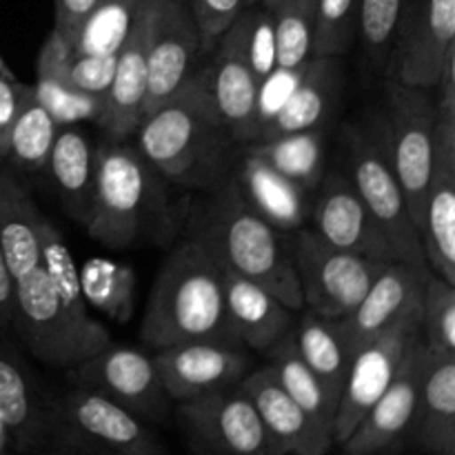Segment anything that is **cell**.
I'll use <instances>...</instances> for the list:
<instances>
[{
    "label": "cell",
    "instance_id": "cell-45",
    "mask_svg": "<svg viewBox=\"0 0 455 455\" xmlns=\"http://www.w3.org/2000/svg\"><path fill=\"white\" fill-rule=\"evenodd\" d=\"M22 89H25V83H20L16 76H0V164L4 163V154H7L9 132H12L13 118L20 105Z\"/></svg>",
    "mask_w": 455,
    "mask_h": 455
},
{
    "label": "cell",
    "instance_id": "cell-33",
    "mask_svg": "<svg viewBox=\"0 0 455 455\" xmlns=\"http://www.w3.org/2000/svg\"><path fill=\"white\" fill-rule=\"evenodd\" d=\"M58 129L60 127L53 116L36 98L34 84H25L12 132H9L4 163L25 173H36L44 169Z\"/></svg>",
    "mask_w": 455,
    "mask_h": 455
},
{
    "label": "cell",
    "instance_id": "cell-37",
    "mask_svg": "<svg viewBox=\"0 0 455 455\" xmlns=\"http://www.w3.org/2000/svg\"><path fill=\"white\" fill-rule=\"evenodd\" d=\"M407 0H360L358 3V36L369 62L376 69H389L395 40L403 25Z\"/></svg>",
    "mask_w": 455,
    "mask_h": 455
},
{
    "label": "cell",
    "instance_id": "cell-23",
    "mask_svg": "<svg viewBox=\"0 0 455 455\" xmlns=\"http://www.w3.org/2000/svg\"><path fill=\"white\" fill-rule=\"evenodd\" d=\"M204 67H207L209 84H212L218 111L244 145V132H247L249 118H251L260 80L253 76L247 60L243 12L218 40V44L213 47L212 62Z\"/></svg>",
    "mask_w": 455,
    "mask_h": 455
},
{
    "label": "cell",
    "instance_id": "cell-15",
    "mask_svg": "<svg viewBox=\"0 0 455 455\" xmlns=\"http://www.w3.org/2000/svg\"><path fill=\"white\" fill-rule=\"evenodd\" d=\"M309 222L311 229L331 247L371 260H398L385 231L369 213L347 173H324L315 198H311Z\"/></svg>",
    "mask_w": 455,
    "mask_h": 455
},
{
    "label": "cell",
    "instance_id": "cell-10",
    "mask_svg": "<svg viewBox=\"0 0 455 455\" xmlns=\"http://www.w3.org/2000/svg\"><path fill=\"white\" fill-rule=\"evenodd\" d=\"M420 338V298H418L387 331H382L376 340L364 345L351 358L345 389L338 403L336 422H333V443L342 444L349 438L364 413L385 394L398 369L403 367L409 349Z\"/></svg>",
    "mask_w": 455,
    "mask_h": 455
},
{
    "label": "cell",
    "instance_id": "cell-40",
    "mask_svg": "<svg viewBox=\"0 0 455 455\" xmlns=\"http://www.w3.org/2000/svg\"><path fill=\"white\" fill-rule=\"evenodd\" d=\"M34 92L44 109L53 116L58 127H69L87 120L98 123L105 107V98L78 92L69 83H58V80L36 78Z\"/></svg>",
    "mask_w": 455,
    "mask_h": 455
},
{
    "label": "cell",
    "instance_id": "cell-39",
    "mask_svg": "<svg viewBox=\"0 0 455 455\" xmlns=\"http://www.w3.org/2000/svg\"><path fill=\"white\" fill-rule=\"evenodd\" d=\"M360 0H315L314 58H340L358 38Z\"/></svg>",
    "mask_w": 455,
    "mask_h": 455
},
{
    "label": "cell",
    "instance_id": "cell-29",
    "mask_svg": "<svg viewBox=\"0 0 455 455\" xmlns=\"http://www.w3.org/2000/svg\"><path fill=\"white\" fill-rule=\"evenodd\" d=\"M0 422L9 438L18 444H31L44 434L49 403L43 400L34 378L16 354L0 340Z\"/></svg>",
    "mask_w": 455,
    "mask_h": 455
},
{
    "label": "cell",
    "instance_id": "cell-51",
    "mask_svg": "<svg viewBox=\"0 0 455 455\" xmlns=\"http://www.w3.org/2000/svg\"><path fill=\"white\" fill-rule=\"evenodd\" d=\"M260 0H247V7H253V4H258Z\"/></svg>",
    "mask_w": 455,
    "mask_h": 455
},
{
    "label": "cell",
    "instance_id": "cell-36",
    "mask_svg": "<svg viewBox=\"0 0 455 455\" xmlns=\"http://www.w3.org/2000/svg\"><path fill=\"white\" fill-rule=\"evenodd\" d=\"M275 67H302L314 58L315 0H293L274 9Z\"/></svg>",
    "mask_w": 455,
    "mask_h": 455
},
{
    "label": "cell",
    "instance_id": "cell-17",
    "mask_svg": "<svg viewBox=\"0 0 455 455\" xmlns=\"http://www.w3.org/2000/svg\"><path fill=\"white\" fill-rule=\"evenodd\" d=\"M200 34L187 0H158L149 44L145 116L163 107L198 67Z\"/></svg>",
    "mask_w": 455,
    "mask_h": 455
},
{
    "label": "cell",
    "instance_id": "cell-32",
    "mask_svg": "<svg viewBox=\"0 0 455 455\" xmlns=\"http://www.w3.org/2000/svg\"><path fill=\"white\" fill-rule=\"evenodd\" d=\"M293 340H296L300 358L314 371V376L323 382L333 403H340L351 358L342 345L340 336H338L336 323L320 318L314 311H307L293 324Z\"/></svg>",
    "mask_w": 455,
    "mask_h": 455
},
{
    "label": "cell",
    "instance_id": "cell-44",
    "mask_svg": "<svg viewBox=\"0 0 455 455\" xmlns=\"http://www.w3.org/2000/svg\"><path fill=\"white\" fill-rule=\"evenodd\" d=\"M116 74V53L109 56H74L69 65V83L78 92L105 98Z\"/></svg>",
    "mask_w": 455,
    "mask_h": 455
},
{
    "label": "cell",
    "instance_id": "cell-52",
    "mask_svg": "<svg viewBox=\"0 0 455 455\" xmlns=\"http://www.w3.org/2000/svg\"><path fill=\"white\" fill-rule=\"evenodd\" d=\"M3 455H4V453H3Z\"/></svg>",
    "mask_w": 455,
    "mask_h": 455
},
{
    "label": "cell",
    "instance_id": "cell-26",
    "mask_svg": "<svg viewBox=\"0 0 455 455\" xmlns=\"http://www.w3.org/2000/svg\"><path fill=\"white\" fill-rule=\"evenodd\" d=\"M43 218L29 189L0 164V251L13 280L40 267Z\"/></svg>",
    "mask_w": 455,
    "mask_h": 455
},
{
    "label": "cell",
    "instance_id": "cell-38",
    "mask_svg": "<svg viewBox=\"0 0 455 455\" xmlns=\"http://www.w3.org/2000/svg\"><path fill=\"white\" fill-rule=\"evenodd\" d=\"M420 333L431 354L455 355V287L434 271L422 283Z\"/></svg>",
    "mask_w": 455,
    "mask_h": 455
},
{
    "label": "cell",
    "instance_id": "cell-13",
    "mask_svg": "<svg viewBox=\"0 0 455 455\" xmlns=\"http://www.w3.org/2000/svg\"><path fill=\"white\" fill-rule=\"evenodd\" d=\"M69 373L78 387L107 395L140 420H163L172 404L154 355L132 347H105L78 367L69 369Z\"/></svg>",
    "mask_w": 455,
    "mask_h": 455
},
{
    "label": "cell",
    "instance_id": "cell-47",
    "mask_svg": "<svg viewBox=\"0 0 455 455\" xmlns=\"http://www.w3.org/2000/svg\"><path fill=\"white\" fill-rule=\"evenodd\" d=\"M13 315V278L7 269L3 251H0V331L12 327Z\"/></svg>",
    "mask_w": 455,
    "mask_h": 455
},
{
    "label": "cell",
    "instance_id": "cell-19",
    "mask_svg": "<svg viewBox=\"0 0 455 455\" xmlns=\"http://www.w3.org/2000/svg\"><path fill=\"white\" fill-rule=\"evenodd\" d=\"M429 271V267L407 265L400 260L389 262L382 269L363 300L345 318L336 320L338 336L349 358L387 331L420 298L422 283Z\"/></svg>",
    "mask_w": 455,
    "mask_h": 455
},
{
    "label": "cell",
    "instance_id": "cell-5",
    "mask_svg": "<svg viewBox=\"0 0 455 455\" xmlns=\"http://www.w3.org/2000/svg\"><path fill=\"white\" fill-rule=\"evenodd\" d=\"M342 142H345L347 178L367 204L369 213L385 231L395 258L407 265L429 267L420 231L409 216L403 189L391 164L385 118L376 120L373 127L351 124L345 129Z\"/></svg>",
    "mask_w": 455,
    "mask_h": 455
},
{
    "label": "cell",
    "instance_id": "cell-7",
    "mask_svg": "<svg viewBox=\"0 0 455 455\" xmlns=\"http://www.w3.org/2000/svg\"><path fill=\"white\" fill-rule=\"evenodd\" d=\"M302 300L320 318L340 320L358 305L389 262L355 256L324 243L309 225L284 234Z\"/></svg>",
    "mask_w": 455,
    "mask_h": 455
},
{
    "label": "cell",
    "instance_id": "cell-4",
    "mask_svg": "<svg viewBox=\"0 0 455 455\" xmlns=\"http://www.w3.org/2000/svg\"><path fill=\"white\" fill-rule=\"evenodd\" d=\"M140 338L154 351L234 338L227 323L225 274L198 240L187 238L164 260L142 315Z\"/></svg>",
    "mask_w": 455,
    "mask_h": 455
},
{
    "label": "cell",
    "instance_id": "cell-50",
    "mask_svg": "<svg viewBox=\"0 0 455 455\" xmlns=\"http://www.w3.org/2000/svg\"><path fill=\"white\" fill-rule=\"evenodd\" d=\"M0 76H13V71L9 69L7 62L3 60V56H0Z\"/></svg>",
    "mask_w": 455,
    "mask_h": 455
},
{
    "label": "cell",
    "instance_id": "cell-11",
    "mask_svg": "<svg viewBox=\"0 0 455 455\" xmlns=\"http://www.w3.org/2000/svg\"><path fill=\"white\" fill-rule=\"evenodd\" d=\"M178 420L203 455H271L260 416L240 385L178 403Z\"/></svg>",
    "mask_w": 455,
    "mask_h": 455
},
{
    "label": "cell",
    "instance_id": "cell-27",
    "mask_svg": "<svg viewBox=\"0 0 455 455\" xmlns=\"http://www.w3.org/2000/svg\"><path fill=\"white\" fill-rule=\"evenodd\" d=\"M342 89V69L338 58H311L302 80L287 105L271 120L260 140L284 136V133L307 132V129H323L338 107ZM258 140V142H260Z\"/></svg>",
    "mask_w": 455,
    "mask_h": 455
},
{
    "label": "cell",
    "instance_id": "cell-34",
    "mask_svg": "<svg viewBox=\"0 0 455 455\" xmlns=\"http://www.w3.org/2000/svg\"><path fill=\"white\" fill-rule=\"evenodd\" d=\"M78 280L87 307L120 324L132 320L136 305V274L132 267L107 258H89L78 271Z\"/></svg>",
    "mask_w": 455,
    "mask_h": 455
},
{
    "label": "cell",
    "instance_id": "cell-41",
    "mask_svg": "<svg viewBox=\"0 0 455 455\" xmlns=\"http://www.w3.org/2000/svg\"><path fill=\"white\" fill-rule=\"evenodd\" d=\"M309 65V62H307ZM307 65L302 67H291V69H284V67H275L269 76L260 80L256 93V102H253L251 118H249L247 132H244V145L249 142H258L262 138V133L267 132V127L271 124V120L280 114L284 105H287L289 96L293 93V89L298 87V83L302 80Z\"/></svg>",
    "mask_w": 455,
    "mask_h": 455
},
{
    "label": "cell",
    "instance_id": "cell-30",
    "mask_svg": "<svg viewBox=\"0 0 455 455\" xmlns=\"http://www.w3.org/2000/svg\"><path fill=\"white\" fill-rule=\"evenodd\" d=\"M244 151L265 160L269 167L283 173L284 178L300 185L314 194L327 172V140L324 129H307V132L284 133L269 140L249 142Z\"/></svg>",
    "mask_w": 455,
    "mask_h": 455
},
{
    "label": "cell",
    "instance_id": "cell-8",
    "mask_svg": "<svg viewBox=\"0 0 455 455\" xmlns=\"http://www.w3.org/2000/svg\"><path fill=\"white\" fill-rule=\"evenodd\" d=\"M435 100L429 89L400 80L385 83V129L391 164L403 189L407 212L416 229H422L425 198L435 154ZM422 238V235H420Z\"/></svg>",
    "mask_w": 455,
    "mask_h": 455
},
{
    "label": "cell",
    "instance_id": "cell-48",
    "mask_svg": "<svg viewBox=\"0 0 455 455\" xmlns=\"http://www.w3.org/2000/svg\"><path fill=\"white\" fill-rule=\"evenodd\" d=\"M289 3H293V0H260V7H265V9H269V12H274V9H278V7H283V4H289Z\"/></svg>",
    "mask_w": 455,
    "mask_h": 455
},
{
    "label": "cell",
    "instance_id": "cell-31",
    "mask_svg": "<svg viewBox=\"0 0 455 455\" xmlns=\"http://www.w3.org/2000/svg\"><path fill=\"white\" fill-rule=\"evenodd\" d=\"M267 360L278 378L280 387L287 391L293 398V403L324 431L333 438V422H336L338 404L333 403L331 395L323 387V382L314 376L305 360L298 354L296 340H293V329L287 336L280 338L269 351H267Z\"/></svg>",
    "mask_w": 455,
    "mask_h": 455
},
{
    "label": "cell",
    "instance_id": "cell-20",
    "mask_svg": "<svg viewBox=\"0 0 455 455\" xmlns=\"http://www.w3.org/2000/svg\"><path fill=\"white\" fill-rule=\"evenodd\" d=\"M420 235L429 269L455 287V124L443 120L435 124L434 169Z\"/></svg>",
    "mask_w": 455,
    "mask_h": 455
},
{
    "label": "cell",
    "instance_id": "cell-24",
    "mask_svg": "<svg viewBox=\"0 0 455 455\" xmlns=\"http://www.w3.org/2000/svg\"><path fill=\"white\" fill-rule=\"evenodd\" d=\"M231 178L253 212L280 234L309 225L311 191L284 178L262 158L243 149Z\"/></svg>",
    "mask_w": 455,
    "mask_h": 455
},
{
    "label": "cell",
    "instance_id": "cell-21",
    "mask_svg": "<svg viewBox=\"0 0 455 455\" xmlns=\"http://www.w3.org/2000/svg\"><path fill=\"white\" fill-rule=\"evenodd\" d=\"M260 416L269 438L271 455H324L331 449L333 438L324 434L280 387L271 367L253 369L240 382Z\"/></svg>",
    "mask_w": 455,
    "mask_h": 455
},
{
    "label": "cell",
    "instance_id": "cell-18",
    "mask_svg": "<svg viewBox=\"0 0 455 455\" xmlns=\"http://www.w3.org/2000/svg\"><path fill=\"white\" fill-rule=\"evenodd\" d=\"M429 349L420 340L409 349L385 394L364 413L349 438L342 443L345 455H380L389 451L413 425Z\"/></svg>",
    "mask_w": 455,
    "mask_h": 455
},
{
    "label": "cell",
    "instance_id": "cell-43",
    "mask_svg": "<svg viewBox=\"0 0 455 455\" xmlns=\"http://www.w3.org/2000/svg\"><path fill=\"white\" fill-rule=\"evenodd\" d=\"M187 4L191 9L196 27H198L200 49L203 53H207L213 52L222 34L234 25L240 12L247 7V0H187Z\"/></svg>",
    "mask_w": 455,
    "mask_h": 455
},
{
    "label": "cell",
    "instance_id": "cell-46",
    "mask_svg": "<svg viewBox=\"0 0 455 455\" xmlns=\"http://www.w3.org/2000/svg\"><path fill=\"white\" fill-rule=\"evenodd\" d=\"M53 4H56V22H53V27L65 36L67 43L74 44L76 34H78L87 13L96 4V0H53Z\"/></svg>",
    "mask_w": 455,
    "mask_h": 455
},
{
    "label": "cell",
    "instance_id": "cell-35",
    "mask_svg": "<svg viewBox=\"0 0 455 455\" xmlns=\"http://www.w3.org/2000/svg\"><path fill=\"white\" fill-rule=\"evenodd\" d=\"M142 0H96L74 38V56L118 53Z\"/></svg>",
    "mask_w": 455,
    "mask_h": 455
},
{
    "label": "cell",
    "instance_id": "cell-6",
    "mask_svg": "<svg viewBox=\"0 0 455 455\" xmlns=\"http://www.w3.org/2000/svg\"><path fill=\"white\" fill-rule=\"evenodd\" d=\"M12 329L43 364L74 369L111 345L107 329H84L71 320L43 267L13 280Z\"/></svg>",
    "mask_w": 455,
    "mask_h": 455
},
{
    "label": "cell",
    "instance_id": "cell-28",
    "mask_svg": "<svg viewBox=\"0 0 455 455\" xmlns=\"http://www.w3.org/2000/svg\"><path fill=\"white\" fill-rule=\"evenodd\" d=\"M411 429L427 453L455 455V355L429 351Z\"/></svg>",
    "mask_w": 455,
    "mask_h": 455
},
{
    "label": "cell",
    "instance_id": "cell-2",
    "mask_svg": "<svg viewBox=\"0 0 455 455\" xmlns=\"http://www.w3.org/2000/svg\"><path fill=\"white\" fill-rule=\"evenodd\" d=\"M189 238L198 240L222 269L260 284L289 309H305L284 234L253 212L234 178L207 191L191 218Z\"/></svg>",
    "mask_w": 455,
    "mask_h": 455
},
{
    "label": "cell",
    "instance_id": "cell-1",
    "mask_svg": "<svg viewBox=\"0 0 455 455\" xmlns=\"http://www.w3.org/2000/svg\"><path fill=\"white\" fill-rule=\"evenodd\" d=\"M140 154L172 185L212 191L229 180L244 145L213 100L207 67L191 78L136 129Z\"/></svg>",
    "mask_w": 455,
    "mask_h": 455
},
{
    "label": "cell",
    "instance_id": "cell-3",
    "mask_svg": "<svg viewBox=\"0 0 455 455\" xmlns=\"http://www.w3.org/2000/svg\"><path fill=\"white\" fill-rule=\"evenodd\" d=\"M167 182L138 147L107 138L96 149V185L84 231L109 249H132L172 234Z\"/></svg>",
    "mask_w": 455,
    "mask_h": 455
},
{
    "label": "cell",
    "instance_id": "cell-25",
    "mask_svg": "<svg viewBox=\"0 0 455 455\" xmlns=\"http://www.w3.org/2000/svg\"><path fill=\"white\" fill-rule=\"evenodd\" d=\"M44 167L62 212L84 229L92 216L96 185V149L89 138L74 124L60 127Z\"/></svg>",
    "mask_w": 455,
    "mask_h": 455
},
{
    "label": "cell",
    "instance_id": "cell-12",
    "mask_svg": "<svg viewBox=\"0 0 455 455\" xmlns=\"http://www.w3.org/2000/svg\"><path fill=\"white\" fill-rule=\"evenodd\" d=\"M164 391L172 403H187L216 391L235 389L251 371L247 347L235 338L191 340L154 354Z\"/></svg>",
    "mask_w": 455,
    "mask_h": 455
},
{
    "label": "cell",
    "instance_id": "cell-16",
    "mask_svg": "<svg viewBox=\"0 0 455 455\" xmlns=\"http://www.w3.org/2000/svg\"><path fill=\"white\" fill-rule=\"evenodd\" d=\"M158 0H142L127 38L116 53V74L98 124L107 138L127 140L145 118L147 76H149V44Z\"/></svg>",
    "mask_w": 455,
    "mask_h": 455
},
{
    "label": "cell",
    "instance_id": "cell-49",
    "mask_svg": "<svg viewBox=\"0 0 455 455\" xmlns=\"http://www.w3.org/2000/svg\"><path fill=\"white\" fill-rule=\"evenodd\" d=\"M7 440H9L7 429H4V425L0 422V455H3V451H4V444H7Z\"/></svg>",
    "mask_w": 455,
    "mask_h": 455
},
{
    "label": "cell",
    "instance_id": "cell-9",
    "mask_svg": "<svg viewBox=\"0 0 455 455\" xmlns=\"http://www.w3.org/2000/svg\"><path fill=\"white\" fill-rule=\"evenodd\" d=\"M49 420L71 443L105 455H163L145 420L98 391L78 387L49 403Z\"/></svg>",
    "mask_w": 455,
    "mask_h": 455
},
{
    "label": "cell",
    "instance_id": "cell-42",
    "mask_svg": "<svg viewBox=\"0 0 455 455\" xmlns=\"http://www.w3.org/2000/svg\"><path fill=\"white\" fill-rule=\"evenodd\" d=\"M244 18V49L253 76L262 80L275 69V34L274 13L269 9L253 4L243 9Z\"/></svg>",
    "mask_w": 455,
    "mask_h": 455
},
{
    "label": "cell",
    "instance_id": "cell-22",
    "mask_svg": "<svg viewBox=\"0 0 455 455\" xmlns=\"http://www.w3.org/2000/svg\"><path fill=\"white\" fill-rule=\"evenodd\" d=\"M225 274V309L229 331L247 349L265 355L296 324L298 311L271 296L267 289L234 271Z\"/></svg>",
    "mask_w": 455,
    "mask_h": 455
},
{
    "label": "cell",
    "instance_id": "cell-14",
    "mask_svg": "<svg viewBox=\"0 0 455 455\" xmlns=\"http://www.w3.org/2000/svg\"><path fill=\"white\" fill-rule=\"evenodd\" d=\"M455 47V0H407L387 78L435 89Z\"/></svg>",
    "mask_w": 455,
    "mask_h": 455
}]
</instances>
